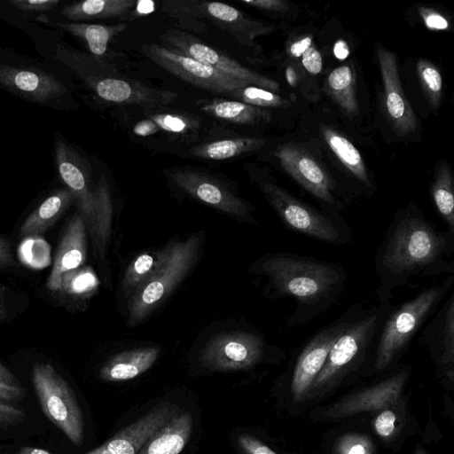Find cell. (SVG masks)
<instances>
[{"mask_svg":"<svg viewBox=\"0 0 454 454\" xmlns=\"http://www.w3.org/2000/svg\"><path fill=\"white\" fill-rule=\"evenodd\" d=\"M0 381L19 385L16 378L11 373V372L0 362Z\"/></svg>","mask_w":454,"mask_h":454,"instance_id":"11a10c76","label":"cell"},{"mask_svg":"<svg viewBox=\"0 0 454 454\" xmlns=\"http://www.w3.org/2000/svg\"><path fill=\"white\" fill-rule=\"evenodd\" d=\"M7 310L5 307V288L0 286V320L6 318Z\"/></svg>","mask_w":454,"mask_h":454,"instance_id":"6f0895ef","label":"cell"},{"mask_svg":"<svg viewBox=\"0 0 454 454\" xmlns=\"http://www.w3.org/2000/svg\"><path fill=\"white\" fill-rule=\"evenodd\" d=\"M431 196L438 215L450 232H454V191L450 168L442 163L431 185Z\"/></svg>","mask_w":454,"mask_h":454,"instance_id":"d6a6232c","label":"cell"},{"mask_svg":"<svg viewBox=\"0 0 454 454\" xmlns=\"http://www.w3.org/2000/svg\"><path fill=\"white\" fill-rule=\"evenodd\" d=\"M419 340L428 348L441 371L451 379L454 362L453 289L421 329Z\"/></svg>","mask_w":454,"mask_h":454,"instance_id":"ac0fdd59","label":"cell"},{"mask_svg":"<svg viewBox=\"0 0 454 454\" xmlns=\"http://www.w3.org/2000/svg\"><path fill=\"white\" fill-rule=\"evenodd\" d=\"M328 94L348 115L358 113L356 95V75L349 65L338 67L332 70L325 82Z\"/></svg>","mask_w":454,"mask_h":454,"instance_id":"4dcf8cb0","label":"cell"},{"mask_svg":"<svg viewBox=\"0 0 454 454\" xmlns=\"http://www.w3.org/2000/svg\"><path fill=\"white\" fill-rule=\"evenodd\" d=\"M454 232L439 230L414 202L398 209L374 256L378 302L417 278L454 275Z\"/></svg>","mask_w":454,"mask_h":454,"instance_id":"6da1fadb","label":"cell"},{"mask_svg":"<svg viewBox=\"0 0 454 454\" xmlns=\"http://www.w3.org/2000/svg\"><path fill=\"white\" fill-rule=\"evenodd\" d=\"M136 2V0H86L66 4L59 12L71 22L108 19L126 15L133 9Z\"/></svg>","mask_w":454,"mask_h":454,"instance_id":"83f0119b","label":"cell"},{"mask_svg":"<svg viewBox=\"0 0 454 454\" xmlns=\"http://www.w3.org/2000/svg\"><path fill=\"white\" fill-rule=\"evenodd\" d=\"M243 103L261 107H288L292 102L270 90L254 85H245L226 94Z\"/></svg>","mask_w":454,"mask_h":454,"instance_id":"e575fe53","label":"cell"},{"mask_svg":"<svg viewBox=\"0 0 454 454\" xmlns=\"http://www.w3.org/2000/svg\"><path fill=\"white\" fill-rule=\"evenodd\" d=\"M159 130L157 124L150 118L139 121L133 127V132L140 137L153 135Z\"/></svg>","mask_w":454,"mask_h":454,"instance_id":"816d5d0a","label":"cell"},{"mask_svg":"<svg viewBox=\"0 0 454 454\" xmlns=\"http://www.w3.org/2000/svg\"><path fill=\"white\" fill-rule=\"evenodd\" d=\"M416 69L428 103L436 109L440 106L442 91V79L439 70L434 64L425 59L418 61Z\"/></svg>","mask_w":454,"mask_h":454,"instance_id":"8d00e7d4","label":"cell"},{"mask_svg":"<svg viewBox=\"0 0 454 454\" xmlns=\"http://www.w3.org/2000/svg\"><path fill=\"white\" fill-rule=\"evenodd\" d=\"M170 180L190 196L242 222L255 224L253 207L211 176L191 169L169 172Z\"/></svg>","mask_w":454,"mask_h":454,"instance_id":"5bb4252c","label":"cell"},{"mask_svg":"<svg viewBox=\"0 0 454 454\" xmlns=\"http://www.w3.org/2000/svg\"><path fill=\"white\" fill-rule=\"evenodd\" d=\"M322 136L346 169L367 190L372 188L363 157L357 148L345 137L330 127L321 128Z\"/></svg>","mask_w":454,"mask_h":454,"instance_id":"4316f807","label":"cell"},{"mask_svg":"<svg viewBox=\"0 0 454 454\" xmlns=\"http://www.w3.org/2000/svg\"><path fill=\"white\" fill-rule=\"evenodd\" d=\"M142 51L168 73L213 93L226 96L235 89L249 85L168 47L147 43L143 45Z\"/></svg>","mask_w":454,"mask_h":454,"instance_id":"8fae6325","label":"cell"},{"mask_svg":"<svg viewBox=\"0 0 454 454\" xmlns=\"http://www.w3.org/2000/svg\"><path fill=\"white\" fill-rule=\"evenodd\" d=\"M155 8V2L153 1H137L133 9L129 11L127 14L132 19H137L152 13L153 12H154Z\"/></svg>","mask_w":454,"mask_h":454,"instance_id":"f907efd6","label":"cell"},{"mask_svg":"<svg viewBox=\"0 0 454 454\" xmlns=\"http://www.w3.org/2000/svg\"><path fill=\"white\" fill-rule=\"evenodd\" d=\"M0 85L26 100L45 105L64 96L67 90L53 74L43 70L0 63Z\"/></svg>","mask_w":454,"mask_h":454,"instance_id":"9a60e30c","label":"cell"},{"mask_svg":"<svg viewBox=\"0 0 454 454\" xmlns=\"http://www.w3.org/2000/svg\"><path fill=\"white\" fill-rule=\"evenodd\" d=\"M192 418L185 411L173 416L140 449L137 454H179L191 434Z\"/></svg>","mask_w":454,"mask_h":454,"instance_id":"cb8c5ba5","label":"cell"},{"mask_svg":"<svg viewBox=\"0 0 454 454\" xmlns=\"http://www.w3.org/2000/svg\"><path fill=\"white\" fill-rule=\"evenodd\" d=\"M97 286V279L90 270H73L65 273L60 279L59 292L73 296L89 294Z\"/></svg>","mask_w":454,"mask_h":454,"instance_id":"74e56055","label":"cell"},{"mask_svg":"<svg viewBox=\"0 0 454 454\" xmlns=\"http://www.w3.org/2000/svg\"><path fill=\"white\" fill-rule=\"evenodd\" d=\"M258 185L288 230L328 245L345 246L352 241V229L340 212L318 209L270 180H263Z\"/></svg>","mask_w":454,"mask_h":454,"instance_id":"277c9868","label":"cell"},{"mask_svg":"<svg viewBox=\"0 0 454 454\" xmlns=\"http://www.w3.org/2000/svg\"><path fill=\"white\" fill-rule=\"evenodd\" d=\"M160 348L147 347L123 351L108 359L100 370V377L106 381L134 379L146 372L157 360Z\"/></svg>","mask_w":454,"mask_h":454,"instance_id":"603a6c76","label":"cell"},{"mask_svg":"<svg viewBox=\"0 0 454 454\" xmlns=\"http://www.w3.org/2000/svg\"><path fill=\"white\" fill-rule=\"evenodd\" d=\"M364 309L359 301L337 318L313 333L301 347L291 372V393L297 402L310 392L313 381L323 368L335 341Z\"/></svg>","mask_w":454,"mask_h":454,"instance_id":"9c48e42d","label":"cell"},{"mask_svg":"<svg viewBox=\"0 0 454 454\" xmlns=\"http://www.w3.org/2000/svg\"><path fill=\"white\" fill-rule=\"evenodd\" d=\"M18 454H51L49 451L35 448V447H24L22 448Z\"/></svg>","mask_w":454,"mask_h":454,"instance_id":"680465c9","label":"cell"},{"mask_svg":"<svg viewBox=\"0 0 454 454\" xmlns=\"http://www.w3.org/2000/svg\"><path fill=\"white\" fill-rule=\"evenodd\" d=\"M454 286V275L423 289L389 311L376 337L372 351L373 368L382 372L408 349L414 337L441 306Z\"/></svg>","mask_w":454,"mask_h":454,"instance_id":"3957f363","label":"cell"},{"mask_svg":"<svg viewBox=\"0 0 454 454\" xmlns=\"http://www.w3.org/2000/svg\"><path fill=\"white\" fill-rule=\"evenodd\" d=\"M338 454H372L370 439L364 435L351 434L344 435L337 445Z\"/></svg>","mask_w":454,"mask_h":454,"instance_id":"ab89813d","label":"cell"},{"mask_svg":"<svg viewBox=\"0 0 454 454\" xmlns=\"http://www.w3.org/2000/svg\"><path fill=\"white\" fill-rule=\"evenodd\" d=\"M396 416L393 411L385 409L374 419L375 432L381 437H389L395 429Z\"/></svg>","mask_w":454,"mask_h":454,"instance_id":"b9f144b4","label":"cell"},{"mask_svg":"<svg viewBox=\"0 0 454 454\" xmlns=\"http://www.w3.org/2000/svg\"><path fill=\"white\" fill-rule=\"evenodd\" d=\"M303 67L310 74H317L322 70V57L315 47H309L301 56Z\"/></svg>","mask_w":454,"mask_h":454,"instance_id":"f6af8a7d","label":"cell"},{"mask_svg":"<svg viewBox=\"0 0 454 454\" xmlns=\"http://www.w3.org/2000/svg\"><path fill=\"white\" fill-rule=\"evenodd\" d=\"M160 129L171 133H185L198 127V122L184 115L177 114H156L149 116Z\"/></svg>","mask_w":454,"mask_h":454,"instance_id":"f35d334b","label":"cell"},{"mask_svg":"<svg viewBox=\"0 0 454 454\" xmlns=\"http://www.w3.org/2000/svg\"><path fill=\"white\" fill-rule=\"evenodd\" d=\"M56 26L82 40L94 57H103L111 39L128 27L125 23L100 25L85 22H58Z\"/></svg>","mask_w":454,"mask_h":454,"instance_id":"f1b7e54d","label":"cell"},{"mask_svg":"<svg viewBox=\"0 0 454 454\" xmlns=\"http://www.w3.org/2000/svg\"><path fill=\"white\" fill-rule=\"evenodd\" d=\"M416 454H425L422 450H418V451L416 452Z\"/></svg>","mask_w":454,"mask_h":454,"instance_id":"91938a15","label":"cell"},{"mask_svg":"<svg viewBox=\"0 0 454 454\" xmlns=\"http://www.w3.org/2000/svg\"><path fill=\"white\" fill-rule=\"evenodd\" d=\"M95 191L98 198V216L92 245L95 256L103 262L110 239L113 214L110 188L104 175L95 185Z\"/></svg>","mask_w":454,"mask_h":454,"instance_id":"1f68e13d","label":"cell"},{"mask_svg":"<svg viewBox=\"0 0 454 454\" xmlns=\"http://www.w3.org/2000/svg\"><path fill=\"white\" fill-rule=\"evenodd\" d=\"M74 201L69 189L57 190L27 217L20 228V234L28 238L43 235Z\"/></svg>","mask_w":454,"mask_h":454,"instance_id":"d4e9b609","label":"cell"},{"mask_svg":"<svg viewBox=\"0 0 454 454\" xmlns=\"http://www.w3.org/2000/svg\"><path fill=\"white\" fill-rule=\"evenodd\" d=\"M163 255L164 249L145 252L129 264L121 281V291L129 300L156 270Z\"/></svg>","mask_w":454,"mask_h":454,"instance_id":"836d02e7","label":"cell"},{"mask_svg":"<svg viewBox=\"0 0 454 454\" xmlns=\"http://www.w3.org/2000/svg\"><path fill=\"white\" fill-rule=\"evenodd\" d=\"M241 4L260 10L283 12L287 9V4L282 0H240Z\"/></svg>","mask_w":454,"mask_h":454,"instance_id":"bcb514c9","label":"cell"},{"mask_svg":"<svg viewBox=\"0 0 454 454\" xmlns=\"http://www.w3.org/2000/svg\"><path fill=\"white\" fill-rule=\"evenodd\" d=\"M419 14L428 29L446 30L449 28V21L440 13L427 8H420Z\"/></svg>","mask_w":454,"mask_h":454,"instance_id":"7bdbcfd3","label":"cell"},{"mask_svg":"<svg viewBox=\"0 0 454 454\" xmlns=\"http://www.w3.org/2000/svg\"><path fill=\"white\" fill-rule=\"evenodd\" d=\"M32 380L43 414L74 444L83 439V420L74 391L66 380L48 363L35 364Z\"/></svg>","mask_w":454,"mask_h":454,"instance_id":"52a82bcc","label":"cell"},{"mask_svg":"<svg viewBox=\"0 0 454 454\" xmlns=\"http://www.w3.org/2000/svg\"><path fill=\"white\" fill-rule=\"evenodd\" d=\"M267 278L268 299L293 298L295 305L288 327L309 324L325 313L342 294L347 272L340 262H327L291 252L267 254L249 270Z\"/></svg>","mask_w":454,"mask_h":454,"instance_id":"7a4b0ae2","label":"cell"},{"mask_svg":"<svg viewBox=\"0 0 454 454\" xmlns=\"http://www.w3.org/2000/svg\"><path fill=\"white\" fill-rule=\"evenodd\" d=\"M286 79L288 84L295 87L298 83L299 75L296 69L293 66H288L286 69Z\"/></svg>","mask_w":454,"mask_h":454,"instance_id":"9f6ffc18","label":"cell"},{"mask_svg":"<svg viewBox=\"0 0 454 454\" xmlns=\"http://www.w3.org/2000/svg\"><path fill=\"white\" fill-rule=\"evenodd\" d=\"M377 56L387 118L397 134L407 135L417 129L418 120L402 88L397 57L384 47L378 49Z\"/></svg>","mask_w":454,"mask_h":454,"instance_id":"2e32d148","label":"cell"},{"mask_svg":"<svg viewBox=\"0 0 454 454\" xmlns=\"http://www.w3.org/2000/svg\"><path fill=\"white\" fill-rule=\"evenodd\" d=\"M162 9L184 28L200 32L205 27L200 21L203 17L200 1H164Z\"/></svg>","mask_w":454,"mask_h":454,"instance_id":"d590c367","label":"cell"},{"mask_svg":"<svg viewBox=\"0 0 454 454\" xmlns=\"http://www.w3.org/2000/svg\"><path fill=\"white\" fill-rule=\"evenodd\" d=\"M200 242L199 235H192L173 241L164 248L163 258L156 270L129 300V327L145 319L181 282L197 260Z\"/></svg>","mask_w":454,"mask_h":454,"instance_id":"8992f818","label":"cell"},{"mask_svg":"<svg viewBox=\"0 0 454 454\" xmlns=\"http://www.w3.org/2000/svg\"><path fill=\"white\" fill-rule=\"evenodd\" d=\"M25 419L22 410L0 402V427L16 425Z\"/></svg>","mask_w":454,"mask_h":454,"instance_id":"ee69618b","label":"cell"},{"mask_svg":"<svg viewBox=\"0 0 454 454\" xmlns=\"http://www.w3.org/2000/svg\"><path fill=\"white\" fill-rule=\"evenodd\" d=\"M409 372V369L405 368L383 381L333 405L327 411V415L336 419L390 407L399 398Z\"/></svg>","mask_w":454,"mask_h":454,"instance_id":"ffe728a7","label":"cell"},{"mask_svg":"<svg viewBox=\"0 0 454 454\" xmlns=\"http://www.w3.org/2000/svg\"><path fill=\"white\" fill-rule=\"evenodd\" d=\"M264 144L265 139L260 137H232L197 145L190 153L201 159L222 160L254 152Z\"/></svg>","mask_w":454,"mask_h":454,"instance_id":"f546056e","label":"cell"},{"mask_svg":"<svg viewBox=\"0 0 454 454\" xmlns=\"http://www.w3.org/2000/svg\"><path fill=\"white\" fill-rule=\"evenodd\" d=\"M15 265L9 241L0 236V268H8Z\"/></svg>","mask_w":454,"mask_h":454,"instance_id":"681fc988","label":"cell"},{"mask_svg":"<svg viewBox=\"0 0 454 454\" xmlns=\"http://www.w3.org/2000/svg\"><path fill=\"white\" fill-rule=\"evenodd\" d=\"M83 80L98 98L112 103L156 108L169 105L177 98L175 91L150 88L134 80L118 77H88Z\"/></svg>","mask_w":454,"mask_h":454,"instance_id":"e0dca14e","label":"cell"},{"mask_svg":"<svg viewBox=\"0 0 454 454\" xmlns=\"http://www.w3.org/2000/svg\"><path fill=\"white\" fill-rule=\"evenodd\" d=\"M176 413V407L172 403L158 405L110 441L86 454H137Z\"/></svg>","mask_w":454,"mask_h":454,"instance_id":"d6986e66","label":"cell"},{"mask_svg":"<svg viewBox=\"0 0 454 454\" xmlns=\"http://www.w3.org/2000/svg\"><path fill=\"white\" fill-rule=\"evenodd\" d=\"M55 163L59 175L72 192L77 212L92 240L98 216V198L81 155L59 134L54 138Z\"/></svg>","mask_w":454,"mask_h":454,"instance_id":"7c38bea8","label":"cell"},{"mask_svg":"<svg viewBox=\"0 0 454 454\" xmlns=\"http://www.w3.org/2000/svg\"><path fill=\"white\" fill-rule=\"evenodd\" d=\"M59 0H11L10 4L16 9L26 12H43L54 9Z\"/></svg>","mask_w":454,"mask_h":454,"instance_id":"60d3db41","label":"cell"},{"mask_svg":"<svg viewBox=\"0 0 454 454\" xmlns=\"http://www.w3.org/2000/svg\"><path fill=\"white\" fill-rule=\"evenodd\" d=\"M200 109L215 118L245 125L267 123L272 117L271 111L266 108L226 98H214L203 104Z\"/></svg>","mask_w":454,"mask_h":454,"instance_id":"484cf974","label":"cell"},{"mask_svg":"<svg viewBox=\"0 0 454 454\" xmlns=\"http://www.w3.org/2000/svg\"><path fill=\"white\" fill-rule=\"evenodd\" d=\"M24 388L20 385L0 381V402H11L22 398Z\"/></svg>","mask_w":454,"mask_h":454,"instance_id":"c3c4849f","label":"cell"},{"mask_svg":"<svg viewBox=\"0 0 454 454\" xmlns=\"http://www.w3.org/2000/svg\"><path fill=\"white\" fill-rule=\"evenodd\" d=\"M203 17L224 29L245 45H254V39L272 32L276 27L272 24L251 20L240 11L227 4L219 2H200Z\"/></svg>","mask_w":454,"mask_h":454,"instance_id":"7402d4cb","label":"cell"},{"mask_svg":"<svg viewBox=\"0 0 454 454\" xmlns=\"http://www.w3.org/2000/svg\"><path fill=\"white\" fill-rule=\"evenodd\" d=\"M239 442L247 454H276L268 446L249 435H240Z\"/></svg>","mask_w":454,"mask_h":454,"instance_id":"7dc6e473","label":"cell"},{"mask_svg":"<svg viewBox=\"0 0 454 454\" xmlns=\"http://www.w3.org/2000/svg\"><path fill=\"white\" fill-rule=\"evenodd\" d=\"M311 43L312 38L310 36L302 37L290 45L288 51L291 56L300 58L309 47H311Z\"/></svg>","mask_w":454,"mask_h":454,"instance_id":"f5cc1de1","label":"cell"},{"mask_svg":"<svg viewBox=\"0 0 454 454\" xmlns=\"http://www.w3.org/2000/svg\"><path fill=\"white\" fill-rule=\"evenodd\" d=\"M160 40L167 44V47L207 64L247 84L258 86L272 92L279 90V84L273 79L244 67L218 50L204 44L187 32L168 29L160 35Z\"/></svg>","mask_w":454,"mask_h":454,"instance_id":"4fadbf2b","label":"cell"},{"mask_svg":"<svg viewBox=\"0 0 454 454\" xmlns=\"http://www.w3.org/2000/svg\"><path fill=\"white\" fill-rule=\"evenodd\" d=\"M282 168L326 208L340 212L346 203L327 171L306 150L298 145H279L274 153Z\"/></svg>","mask_w":454,"mask_h":454,"instance_id":"30bf717a","label":"cell"},{"mask_svg":"<svg viewBox=\"0 0 454 454\" xmlns=\"http://www.w3.org/2000/svg\"><path fill=\"white\" fill-rule=\"evenodd\" d=\"M87 254V229L81 215L76 212L69 220L57 249L52 270L46 286L50 291L59 292L61 277L78 269Z\"/></svg>","mask_w":454,"mask_h":454,"instance_id":"44dd1931","label":"cell"},{"mask_svg":"<svg viewBox=\"0 0 454 454\" xmlns=\"http://www.w3.org/2000/svg\"><path fill=\"white\" fill-rule=\"evenodd\" d=\"M282 355L275 345L254 330L222 333L210 339L200 355L202 366L213 371L250 369L265 359Z\"/></svg>","mask_w":454,"mask_h":454,"instance_id":"ba28073f","label":"cell"},{"mask_svg":"<svg viewBox=\"0 0 454 454\" xmlns=\"http://www.w3.org/2000/svg\"><path fill=\"white\" fill-rule=\"evenodd\" d=\"M333 54L336 59L344 60L349 55V48L344 40H338L333 46Z\"/></svg>","mask_w":454,"mask_h":454,"instance_id":"db71d44e","label":"cell"},{"mask_svg":"<svg viewBox=\"0 0 454 454\" xmlns=\"http://www.w3.org/2000/svg\"><path fill=\"white\" fill-rule=\"evenodd\" d=\"M394 304L378 302L364 308L331 348L326 361L312 383L310 392L335 384L356 370L372 350L379 331Z\"/></svg>","mask_w":454,"mask_h":454,"instance_id":"5b68a950","label":"cell"}]
</instances>
